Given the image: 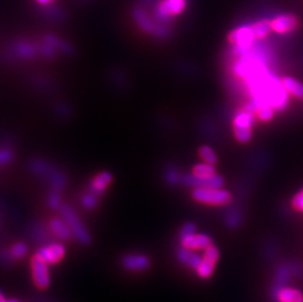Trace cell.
I'll list each match as a JSON object with an SVG mask.
<instances>
[{"mask_svg": "<svg viewBox=\"0 0 303 302\" xmlns=\"http://www.w3.org/2000/svg\"><path fill=\"white\" fill-rule=\"evenodd\" d=\"M192 197L195 201L208 205H226L232 201V196L229 192L220 188H196Z\"/></svg>", "mask_w": 303, "mask_h": 302, "instance_id": "6da1fadb", "label": "cell"}, {"mask_svg": "<svg viewBox=\"0 0 303 302\" xmlns=\"http://www.w3.org/2000/svg\"><path fill=\"white\" fill-rule=\"evenodd\" d=\"M62 216L65 222L70 227L73 235L79 239V241L83 244H90L91 243V235L79 217L77 216L76 212L69 206L64 205L61 208Z\"/></svg>", "mask_w": 303, "mask_h": 302, "instance_id": "7a4b0ae2", "label": "cell"}, {"mask_svg": "<svg viewBox=\"0 0 303 302\" xmlns=\"http://www.w3.org/2000/svg\"><path fill=\"white\" fill-rule=\"evenodd\" d=\"M33 280L35 287L39 290H46L50 285V275L48 264L35 253L31 261Z\"/></svg>", "mask_w": 303, "mask_h": 302, "instance_id": "3957f363", "label": "cell"}, {"mask_svg": "<svg viewBox=\"0 0 303 302\" xmlns=\"http://www.w3.org/2000/svg\"><path fill=\"white\" fill-rule=\"evenodd\" d=\"M255 39L251 27H241L229 34V40L235 44L236 52L243 55Z\"/></svg>", "mask_w": 303, "mask_h": 302, "instance_id": "277c9868", "label": "cell"}, {"mask_svg": "<svg viewBox=\"0 0 303 302\" xmlns=\"http://www.w3.org/2000/svg\"><path fill=\"white\" fill-rule=\"evenodd\" d=\"M253 114L243 110L236 114L234 121V131L236 139L240 142H247L251 137V126Z\"/></svg>", "mask_w": 303, "mask_h": 302, "instance_id": "5b68a950", "label": "cell"}, {"mask_svg": "<svg viewBox=\"0 0 303 302\" xmlns=\"http://www.w3.org/2000/svg\"><path fill=\"white\" fill-rule=\"evenodd\" d=\"M181 244L183 248L197 251L204 250L209 245L213 244V241L210 236L203 234H191L188 235L181 236Z\"/></svg>", "mask_w": 303, "mask_h": 302, "instance_id": "8992f818", "label": "cell"}, {"mask_svg": "<svg viewBox=\"0 0 303 302\" xmlns=\"http://www.w3.org/2000/svg\"><path fill=\"white\" fill-rule=\"evenodd\" d=\"M186 7V0H163L157 10V16L161 20L180 14Z\"/></svg>", "mask_w": 303, "mask_h": 302, "instance_id": "52a82bcc", "label": "cell"}, {"mask_svg": "<svg viewBox=\"0 0 303 302\" xmlns=\"http://www.w3.org/2000/svg\"><path fill=\"white\" fill-rule=\"evenodd\" d=\"M47 264H56L60 262L65 255V247L62 244L54 243L41 247L36 252Z\"/></svg>", "mask_w": 303, "mask_h": 302, "instance_id": "ba28073f", "label": "cell"}, {"mask_svg": "<svg viewBox=\"0 0 303 302\" xmlns=\"http://www.w3.org/2000/svg\"><path fill=\"white\" fill-rule=\"evenodd\" d=\"M183 183L196 188H221L224 185V181L221 177L214 175L210 178H199L196 176H185Z\"/></svg>", "mask_w": 303, "mask_h": 302, "instance_id": "9c48e42d", "label": "cell"}, {"mask_svg": "<svg viewBox=\"0 0 303 302\" xmlns=\"http://www.w3.org/2000/svg\"><path fill=\"white\" fill-rule=\"evenodd\" d=\"M123 266L133 272H140L143 270H146L149 265V259L141 254H129L126 255L122 260Z\"/></svg>", "mask_w": 303, "mask_h": 302, "instance_id": "30bf717a", "label": "cell"}, {"mask_svg": "<svg viewBox=\"0 0 303 302\" xmlns=\"http://www.w3.org/2000/svg\"><path fill=\"white\" fill-rule=\"evenodd\" d=\"M298 19L292 15H282L271 21L272 30L280 34L294 31L298 27Z\"/></svg>", "mask_w": 303, "mask_h": 302, "instance_id": "8fae6325", "label": "cell"}, {"mask_svg": "<svg viewBox=\"0 0 303 302\" xmlns=\"http://www.w3.org/2000/svg\"><path fill=\"white\" fill-rule=\"evenodd\" d=\"M49 227L52 233L62 240H69L72 236V231L68 224L58 218H54L50 221Z\"/></svg>", "mask_w": 303, "mask_h": 302, "instance_id": "7c38bea8", "label": "cell"}, {"mask_svg": "<svg viewBox=\"0 0 303 302\" xmlns=\"http://www.w3.org/2000/svg\"><path fill=\"white\" fill-rule=\"evenodd\" d=\"M134 17L137 25L146 33H153L155 32L157 26L154 25L152 20L148 17L146 12H144L142 9L136 8L134 11Z\"/></svg>", "mask_w": 303, "mask_h": 302, "instance_id": "4fadbf2b", "label": "cell"}, {"mask_svg": "<svg viewBox=\"0 0 303 302\" xmlns=\"http://www.w3.org/2000/svg\"><path fill=\"white\" fill-rule=\"evenodd\" d=\"M281 83L288 93L298 99H303V84L301 82L291 77H284L281 80Z\"/></svg>", "mask_w": 303, "mask_h": 302, "instance_id": "5bb4252c", "label": "cell"}, {"mask_svg": "<svg viewBox=\"0 0 303 302\" xmlns=\"http://www.w3.org/2000/svg\"><path fill=\"white\" fill-rule=\"evenodd\" d=\"M279 302H303V294L296 289L284 288L277 295Z\"/></svg>", "mask_w": 303, "mask_h": 302, "instance_id": "9a60e30c", "label": "cell"}, {"mask_svg": "<svg viewBox=\"0 0 303 302\" xmlns=\"http://www.w3.org/2000/svg\"><path fill=\"white\" fill-rule=\"evenodd\" d=\"M178 257L182 263L195 269L198 267V265L202 260V258L198 254H196L193 250H189L186 248H182L178 252Z\"/></svg>", "mask_w": 303, "mask_h": 302, "instance_id": "2e32d148", "label": "cell"}, {"mask_svg": "<svg viewBox=\"0 0 303 302\" xmlns=\"http://www.w3.org/2000/svg\"><path fill=\"white\" fill-rule=\"evenodd\" d=\"M216 262L202 256V260L200 262V264L198 265V267L196 268L198 275L202 278V279H208L212 276L215 267H216Z\"/></svg>", "mask_w": 303, "mask_h": 302, "instance_id": "e0dca14e", "label": "cell"}, {"mask_svg": "<svg viewBox=\"0 0 303 302\" xmlns=\"http://www.w3.org/2000/svg\"><path fill=\"white\" fill-rule=\"evenodd\" d=\"M112 182V176L109 173H102L99 175L92 185V191L95 195H101L102 192H104L107 187Z\"/></svg>", "mask_w": 303, "mask_h": 302, "instance_id": "ac0fdd59", "label": "cell"}, {"mask_svg": "<svg viewBox=\"0 0 303 302\" xmlns=\"http://www.w3.org/2000/svg\"><path fill=\"white\" fill-rule=\"evenodd\" d=\"M251 29L253 31L254 37L256 39H262V38L266 37L269 34V33L271 32V30H272L271 21H268V20L260 21V22L254 24L251 27Z\"/></svg>", "mask_w": 303, "mask_h": 302, "instance_id": "d6986e66", "label": "cell"}, {"mask_svg": "<svg viewBox=\"0 0 303 302\" xmlns=\"http://www.w3.org/2000/svg\"><path fill=\"white\" fill-rule=\"evenodd\" d=\"M193 175L199 178H210L216 175V170L211 164H199L193 169Z\"/></svg>", "mask_w": 303, "mask_h": 302, "instance_id": "ffe728a7", "label": "cell"}, {"mask_svg": "<svg viewBox=\"0 0 303 302\" xmlns=\"http://www.w3.org/2000/svg\"><path fill=\"white\" fill-rule=\"evenodd\" d=\"M28 253V247L24 242L15 243L8 251V255L13 260H20Z\"/></svg>", "mask_w": 303, "mask_h": 302, "instance_id": "44dd1931", "label": "cell"}, {"mask_svg": "<svg viewBox=\"0 0 303 302\" xmlns=\"http://www.w3.org/2000/svg\"><path fill=\"white\" fill-rule=\"evenodd\" d=\"M200 155L202 156V159L211 165H214L217 163V156L215 154V152L213 151L212 148H210L209 146H202L200 148Z\"/></svg>", "mask_w": 303, "mask_h": 302, "instance_id": "7402d4cb", "label": "cell"}, {"mask_svg": "<svg viewBox=\"0 0 303 302\" xmlns=\"http://www.w3.org/2000/svg\"><path fill=\"white\" fill-rule=\"evenodd\" d=\"M292 204L295 210L299 212H303V190L294 198Z\"/></svg>", "mask_w": 303, "mask_h": 302, "instance_id": "603a6c76", "label": "cell"}, {"mask_svg": "<svg viewBox=\"0 0 303 302\" xmlns=\"http://www.w3.org/2000/svg\"><path fill=\"white\" fill-rule=\"evenodd\" d=\"M83 204L88 209H93L94 207H96V205H97V198H96L95 194L94 195H86L83 198Z\"/></svg>", "mask_w": 303, "mask_h": 302, "instance_id": "cb8c5ba5", "label": "cell"}, {"mask_svg": "<svg viewBox=\"0 0 303 302\" xmlns=\"http://www.w3.org/2000/svg\"><path fill=\"white\" fill-rule=\"evenodd\" d=\"M48 204L52 209H57L60 206V198L57 194H51L49 196V200H48Z\"/></svg>", "mask_w": 303, "mask_h": 302, "instance_id": "d4e9b609", "label": "cell"}, {"mask_svg": "<svg viewBox=\"0 0 303 302\" xmlns=\"http://www.w3.org/2000/svg\"><path fill=\"white\" fill-rule=\"evenodd\" d=\"M196 232V227L195 225L191 224V223H188L186 224L182 231H181V236H184V235H191V234H194Z\"/></svg>", "mask_w": 303, "mask_h": 302, "instance_id": "484cf974", "label": "cell"}, {"mask_svg": "<svg viewBox=\"0 0 303 302\" xmlns=\"http://www.w3.org/2000/svg\"><path fill=\"white\" fill-rule=\"evenodd\" d=\"M12 158V154L8 151H0V163H6Z\"/></svg>", "mask_w": 303, "mask_h": 302, "instance_id": "4316f807", "label": "cell"}, {"mask_svg": "<svg viewBox=\"0 0 303 302\" xmlns=\"http://www.w3.org/2000/svg\"><path fill=\"white\" fill-rule=\"evenodd\" d=\"M38 3H40V4H46V3H48V2H50L51 0H36Z\"/></svg>", "mask_w": 303, "mask_h": 302, "instance_id": "83f0119b", "label": "cell"}, {"mask_svg": "<svg viewBox=\"0 0 303 302\" xmlns=\"http://www.w3.org/2000/svg\"><path fill=\"white\" fill-rule=\"evenodd\" d=\"M0 302H7V301L5 300V298L3 297V295H2L1 292H0Z\"/></svg>", "mask_w": 303, "mask_h": 302, "instance_id": "f1b7e54d", "label": "cell"}, {"mask_svg": "<svg viewBox=\"0 0 303 302\" xmlns=\"http://www.w3.org/2000/svg\"><path fill=\"white\" fill-rule=\"evenodd\" d=\"M7 302H20L19 301H17V300H14V299H12V300H9V301H7Z\"/></svg>", "mask_w": 303, "mask_h": 302, "instance_id": "f546056e", "label": "cell"}]
</instances>
